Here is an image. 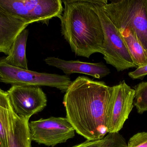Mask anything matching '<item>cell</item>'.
I'll use <instances>...</instances> for the list:
<instances>
[{"instance_id": "1", "label": "cell", "mask_w": 147, "mask_h": 147, "mask_svg": "<svg viewBox=\"0 0 147 147\" xmlns=\"http://www.w3.org/2000/svg\"><path fill=\"white\" fill-rule=\"evenodd\" d=\"M113 86L103 81L78 77L64 96L66 118L75 131L87 140L102 139L108 133L109 109Z\"/></svg>"}, {"instance_id": "2", "label": "cell", "mask_w": 147, "mask_h": 147, "mask_svg": "<svg viewBox=\"0 0 147 147\" xmlns=\"http://www.w3.org/2000/svg\"><path fill=\"white\" fill-rule=\"evenodd\" d=\"M63 3V10L59 18L61 33L72 51L87 58L94 54H102L103 33L91 0H65Z\"/></svg>"}, {"instance_id": "3", "label": "cell", "mask_w": 147, "mask_h": 147, "mask_svg": "<svg viewBox=\"0 0 147 147\" xmlns=\"http://www.w3.org/2000/svg\"><path fill=\"white\" fill-rule=\"evenodd\" d=\"M102 3L117 28H133L147 50V0H102Z\"/></svg>"}, {"instance_id": "4", "label": "cell", "mask_w": 147, "mask_h": 147, "mask_svg": "<svg viewBox=\"0 0 147 147\" xmlns=\"http://www.w3.org/2000/svg\"><path fill=\"white\" fill-rule=\"evenodd\" d=\"M91 1L102 25L104 36L102 54L106 63L118 72L137 68L118 29L105 12L102 0Z\"/></svg>"}, {"instance_id": "5", "label": "cell", "mask_w": 147, "mask_h": 147, "mask_svg": "<svg viewBox=\"0 0 147 147\" xmlns=\"http://www.w3.org/2000/svg\"><path fill=\"white\" fill-rule=\"evenodd\" d=\"M0 82L13 85L48 86L65 92L71 84L66 75L33 71L12 66L0 59Z\"/></svg>"}, {"instance_id": "6", "label": "cell", "mask_w": 147, "mask_h": 147, "mask_svg": "<svg viewBox=\"0 0 147 147\" xmlns=\"http://www.w3.org/2000/svg\"><path fill=\"white\" fill-rule=\"evenodd\" d=\"M32 141L39 145L54 147L75 136V130L66 117H52L29 123Z\"/></svg>"}, {"instance_id": "7", "label": "cell", "mask_w": 147, "mask_h": 147, "mask_svg": "<svg viewBox=\"0 0 147 147\" xmlns=\"http://www.w3.org/2000/svg\"><path fill=\"white\" fill-rule=\"evenodd\" d=\"M7 92L14 111L22 118L29 120L47 105L46 95L38 86L13 85Z\"/></svg>"}, {"instance_id": "8", "label": "cell", "mask_w": 147, "mask_h": 147, "mask_svg": "<svg viewBox=\"0 0 147 147\" xmlns=\"http://www.w3.org/2000/svg\"><path fill=\"white\" fill-rule=\"evenodd\" d=\"M134 89L124 80L113 86V93L109 109L108 133H119L134 107Z\"/></svg>"}, {"instance_id": "9", "label": "cell", "mask_w": 147, "mask_h": 147, "mask_svg": "<svg viewBox=\"0 0 147 147\" xmlns=\"http://www.w3.org/2000/svg\"><path fill=\"white\" fill-rule=\"evenodd\" d=\"M46 64L63 71L65 75L80 73L102 79L111 73L110 69L102 62L88 63L79 60H66L55 57H49L45 59Z\"/></svg>"}, {"instance_id": "10", "label": "cell", "mask_w": 147, "mask_h": 147, "mask_svg": "<svg viewBox=\"0 0 147 147\" xmlns=\"http://www.w3.org/2000/svg\"><path fill=\"white\" fill-rule=\"evenodd\" d=\"M29 25L0 8V53L7 55L17 36Z\"/></svg>"}, {"instance_id": "11", "label": "cell", "mask_w": 147, "mask_h": 147, "mask_svg": "<svg viewBox=\"0 0 147 147\" xmlns=\"http://www.w3.org/2000/svg\"><path fill=\"white\" fill-rule=\"evenodd\" d=\"M34 22L48 25L51 19L59 18L63 10L61 0H23Z\"/></svg>"}, {"instance_id": "12", "label": "cell", "mask_w": 147, "mask_h": 147, "mask_svg": "<svg viewBox=\"0 0 147 147\" xmlns=\"http://www.w3.org/2000/svg\"><path fill=\"white\" fill-rule=\"evenodd\" d=\"M31 142L29 120L19 116L12 108L8 135V147H31Z\"/></svg>"}, {"instance_id": "13", "label": "cell", "mask_w": 147, "mask_h": 147, "mask_svg": "<svg viewBox=\"0 0 147 147\" xmlns=\"http://www.w3.org/2000/svg\"><path fill=\"white\" fill-rule=\"evenodd\" d=\"M117 29L136 66L147 65V50L138 39L135 31L130 27Z\"/></svg>"}, {"instance_id": "14", "label": "cell", "mask_w": 147, "mask_h": 147, "mask_svg": "<svg viewBox=\"0 0 147 147\" xmlns=\"http://www.w3.org/2000/svg\"><path fill=\"white\" fill-rule=\"evenodd\" d=\"M29 32L23 30L15 40L7 57L2 60L12 66L28 70L26 56V47Z\"/></svg>"}, {"instance_id": "15", "label": "cell", "mask_w": 147, "mask_h": 147, "mask_svg": "<svg viewBox=\"0 0 147 147\" xmlns=\"http://www.w3.org/2000/svg\"><path fill=\"white\" fill-rule=\"evenodd\" d=\"M12 108L7 92L0 89V143L2 147H8V135Z\"/></svg>"}, {"instance_id": "16", "label": "cell", "mask_w": 147, "mask_h": 147, "mask_svg": "<svg viewBox=\"0 0 147 147\" xmlns=\"http://www.w3.org/2000/svg\"><path fill=\"white\" fill-rule=\"evenodd\" d=\"M0 8L8 14L18 17L29 24L34 21L23 0H0Z\"/></svg>"}, {"instance_id": "17", "label": "cell", "mask_w": 147, "mask_h": 147, "mask_svg": "<svg viewBox=\"0 0 147 147\" xmlns=\"http://www.w3.org/2000/svg\"><path fill=\"white\" fill-rule=\"evenodd\" d=\"M124 138L119 133H109L102 139L86 141L72 147H127Z\"/></svg>"}, {"instance_id": "18", "label": "cell", "mask_w": 147, "mask_h": 147, "mask_svg": "<svg viewBox=\"0 0 147 147\" xmlns=\"http://www.w3.org/2000/svg\"><path fill=\"white\" fill-rule=\"evenodd\" d=\"M135 96L134 106L138 113L142 114L147 111V82H142L134 87Z\"/></svg>"}, {"instance_id": "19", "label": "cell", "mask_w": 147, "mask_h": 147, "mask_svg": "<svg viewBox=\"0 0 147 147\" xmlns=\"http://www.w3.org/2000/svg\"><path fill=\"white\" fill-rule=\"evenodd\" d=\"M127 147H147V132L136 134L129 139Z\"/></svg>"}, {"instance_id": "20", "label": "cell", "mask_w": 147, "mask_h": 147, "mask_svg": "<svg viewBox=\"0 0 147 147\" xmlns=\"http://www.w3.org/2000/svg\"><path fill=\"white\" fill-rule=\"evenodd\" d=\"M128 75L132 79L142 80L147 75V64L137 67L134 71L129 72Z\"/></svg>"}, {"instance_id": "21", "label": "cell", "mask_w": 147, "mask_h": 147, "mask_svg": "<svg viewBox=\"0 0 147 147\" xmlns=\"http://www.w3.org/2000/svg\"><path fill=\"white\" fill-rule=\"evenodd\" d=\"M0 147H2L1 146V143H0Z\"/></svg>"}]
</instances>
